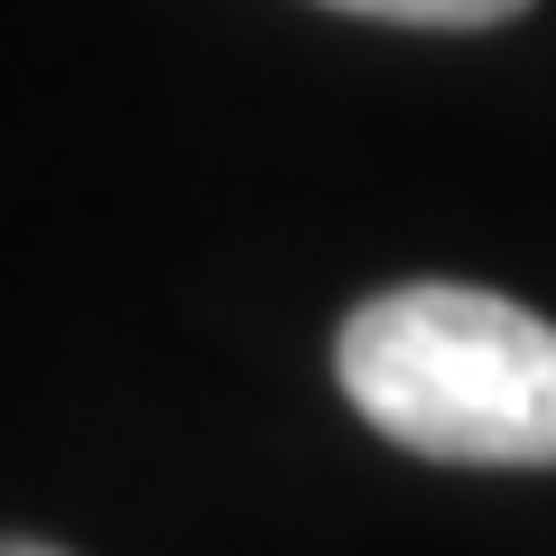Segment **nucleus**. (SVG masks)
<instances>
[{
  "label": "nucleus",
  "mask_w": 556,
  "mask_h": 556,
  "mask_svg": "<svg viewBox=\"0 0 556 556\" xmlns=\"http://www.w3.org/2000/svg\"><path fill=\"white\" fill-rule=\"evenodd\" d=\"M0 556H56V547H28V538H0Z\"/></svg>",
  "instance_id": "nucleus-3"
},
{
  "label": "nucleus",
  "mask_w": 556,
  "mask_h": 556,
  "mask_svg": "<svg viewBox=\"0 0 556 556\" xmlns=\"http://www.w3.org/2000/svg\"><path fill=\"white\" fill-rule=\"evenodd\" d=\"M343 399L427 464H556V325L492 288H390L334 343Z\"/></svg>",
  "instance_id": "nucleus-1"
},
{
  "label": "nucleus",
  "mask_w": 556,
  "mask_h": 556,
  "mask_svg": "<svg viewBox=\"0 0 556 556\" xmlns=\"http://www.w3.org/2000/svg\"><path fill=\"white\" fill-rule=\"evenodd\" d=\"M325 10L390 20V28H501V20H519L529 0H325Z\"/></svg>",
  "instance_id": "nucleus-2"
}]
</instances>
